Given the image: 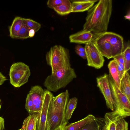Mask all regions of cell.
Wrapping results in <instances>:
<instances>
[{"label":"cell","mask_w":130,"mask_h":130,"mask_svg":"<svg viewBox=\"0 0 130 130\" xmlns=\"http://www.w3.org/2000/svg\"><path fill=\"white\" fill-rule=\"evenodd\" d=\"M76 53L84 59H86V57L85 52H78L76 50L75 51Z\"/></svg>","instance_id":"33"},{"label":"cell","mask_w":130,"mask_h":130,"mask_svg":"<svg viewBox=\"0 0 130 130\" xmlns=\"http://www.w3.org/2000/svg\"><path fill=\"white\" fill-rule=\"evenodd\" d=\"M113 58V59L118 62L124 65V61L122 53Z\"/></svg>","instance_id":"30"},{"label":"cell","mask_w":130,"mask_h":130,"mask_svg":"<svg viewBox=\"0 0 130 130\" xmlns=\"http://www.w3.org/2000/svg\"><path fill=\"white\" fill-rule=\"evenodd\" d=\"M96 118L93 115H89L83 119L66 125L64 130H80L86 125L94 120Z\"/></svg>","instance_id":"16"},{"label":"cell","mask_w":130,"mask_h":130,"mask_svg":"<svg viewBox=\"0 0 130 130\" xmlns=\"http://www.w3.org/2000/svg\"><path fill=\"white\" fill-rule=\"evenodd\" d=\"M78 99L76 97L70 99L67 103L65 112V117L66 120L68 121L71 118L72 114L76 108Z\"/></svg>","instance_id":"22"},{"label":"cell","mask_w":130,"mask_h":130,"mask_svg":"<svg viewBox=\"0 0 130 130\" xmlns=\"http://www.w3.org/2000/svg\"><path fill=\"white\" fill-rule=\"evenodd\" d=\"M69 94L68 90L54 96L50 103V108L56 112L65 111L69 100Z\"/></svg>","instance_id":"13"},{"label":"cell","mask_w":130,"mask_h":130,"mask_svg":"<svg viewBox=\"0 0 130 130\" xmlns=\"http://www.w3.org/2000/svg\"><path fill=\"white\" fill-rule=\"evenodd\" d=\"M91 41L102 56L108 59L120 54L124 50L123 38L112 32L94 33Z\"/></svg>","instance_id":"2"},{"label":"cell","mask_w":130,"mask_h":130,"mask_svg":"<svg viewBox=\"0 0 130 130\" xmlns=\"http://www.w3.org/2000/svg\"><path fill=\"white\" fill-rule=\"evenodd\" d=\"M97 86L103 94L107 107L112 111L115 110V103L112 97L109 79L106 73L96 78Z\"/></svg>","instance_id":"9"},{"label":"cell","mask_w":130,"mask_h":130,"mask_svg":"<svg viewBox=\"0 0 130 130\" xmlns=\"http://www.w3.org/2000/svg\"><path fill=\"white\" fill-rule=\"evenodd\" d=\"M115 61L119 77L121 80L125 71L124 65L122 63H119Z\"/></svg>","instance_id":"29"},{"label":"cell","mask_w":130,"mask_h":130,"mask_svg":"<svg viewBox=\"0 0 130 130\" xmlns=\"http://www.w3.org/2000/svg\"><path fill=\"white\" fill-rule=\"evenodd\" d=\"M65 112L54 111L52 110L49 106L47 112L46 130H54L64 123L68 122L65 118Z\"/></svg>","instance_id":"11"},{"label":"cell","mask_w":130,"mask_h":130,"mask_svg":"<svg viewBox=\"0 0 130 130\" xmlns=\"http://www.w3.org/2000/svg\"><path fill=\"white\" fill-rule=\"evenodd\" d=\"M38 113L31 114L24 120L22 130H37V122Z\"/></svg>","instance_id":"17"},{"label":"cell","mask_w":130,"mask_h":130,"mask_svg":"<svg viewBox=\"0 0 130 130\" xmlns=\"http://www.w3.org/2000/svg\"><path fill=\"white\" fill-rule=\"evenodd\" d=\"M111 0H100L88 11L83 30L94 33L106 31L111 14Z\"/></svg>","instance_id":"1"},{"label":"cell","mask_w":130,"mask_h":130,"mask_svg":"<svg viewBox=\"0 0 130 130\" xmlns=\"http://www.w3.org/2000/svg\"><path fill=\"white\" fill-rule=\"evenodd\" d=\"M28 94L32 101L35 113L39 112L43 103L44 90L40 86L36 85L31 87Z\"/></svg>","instance_id":"12"},{"label":"cell","mask_w":130,"mask_h":130,"mask_svg":"<svg viewBox=\"0 0 130 130\" xmlns=\"http://www.w3.org/2000/svg\"><path fill=\"white\" fill-rule=\"evenodd\" d=\"M75 50L78 52H85V48L79 44L76 45L75 47Z\"/></svg>","instance_id":"31"},{"label":"cell","mask_w":130,"mask_h":130,"mask_svg":"<svg viewBox=\"0 0 130 130\" xmlns=\"http://www.w3.org/2000/svg\"><path fill=\"white\" fill-rule=\"evenodd\" d=\"M7 80L6 78L0 72V85H2Z\"/></svg>","instance_id":"34"},{"label":"cell","mask_w":130,"mask_h":130,"mask_svg":"<svg viewBox=\"0 0 130 130\" xmlns=\"http://www.w3.org/2000/svg\"><path fill=\"white\" fill-rule=\"evenodd\" d=\"M18 130H22L21 128L20 129H19Z\"/></svg>","instance_id":"39"},{"label":"cell","mask_w":130,"mask_h":130,"mask_svg":"<svg viewBox=\"0 0 130 130\" xmlns=\"http://www.w3.org/2000/svg\"><path fill=\"white\" fill-rule=\"evenodd\" d=\"M103 130H128V123L115 111L106 113L104 116Z\"/></svg>","instance_id":"7"},{"label":"cell","mask_w":130,"mask_h":130,"mask_svg":"<svg viewBox=\"0 0 130 130\" xmlns=\"http://www.w3.org/2000/svg\"><path fill=\"white\" fill-rule=\"evenodd\" d=\"M68 123V122H66L64 123L54 130H64V127L67 125Z\"/></svg>","instance_id":"35"},{"label":"cell","mask_w":130,"mask_h":130,"mask_svg":"<svg viewBox=\"0 0 130 130\" xmlns=\"http://www.w3.org/2000/svg\"><path fill=\"white\" fill-rule=\"evenodd\" d=\"M96 118L95 119L91 122L86 125L83 127L80 130H102L103 128H101L104 124L103 122L104 119ZM104 126V125H103Z\"/></svg>","instance_id":"21"},{"label":"cell","mask_w":130,"mask_h":130,"mask_svg":"<svg viewBox=\"0 0 130 130\" xmlns=\"http://www.w3.org/2000/svg\"><path fill=\"white\" fill-rule=\"evenodd\" d=\"M53 9L60 15H67L71 12L72 3L69 0L67 3L56 6Z\"/></svg>","instance_id":"23"},{"label":"cell","mask_w":130,"mask_h":130,"mask_svg":"<svg viewBox=\"0 0 130 130\" xmlns=\"http://www.w3.org/2000/svg\"><path fill=\"white\" fill-rule=\"evenodd\" d=\"M35 32L33 29H30L29 32L28 36L29 38L33 37L35 34Z\"/></svg>","instance_id":"36"},{"label":"cell","mask_w":130,"mask_h":130,"mask_svg":"<svg viewBox=\"0 0 130 130\" xmlns=\"http://www.w3.org/2000/svg\"><path fill=\"white\" fill-rule=\"evenodd\" d=\"M25 107L29 113L32 114L35 113L32 101L28 93V94L26 98Z\"/></svg>","instance_id":"27"},{"label":"cell","mask_w":130,"mask_h":130,"mask_svg":"<svg viewBox=\"0 0 130 130\" xmlns=\"http://www.w3.org/2000/svg\"></svg>","instance_id":"40"},{"label":"cell","mask_w":130,"mask_h":130,"mask_svg":"<svg viewBox=\"0 0 130 130\" xmlns=\"http://www.w3.org/2000/svg\"><path fill=\"white\" fill-rule=\"evenodd\" d=\"M30 29L28 26L23 23L21 28L17 32L15 39H24L29 38L28 33Z\"/></svg>","instance_id":"24"},{"label":"cell","mask_w":130,"mask_h":130,"mask_svg":"<svg viewBox=\"0 0 130 130\" xmlns=\"http://www.w3.org/2000/svg\"><path fill=\"white\" fill-rule=\"evenodd\" d=\"M109 74H110L116 85L120 89L121 80L120 78L115 60L110 61L108 65Z\"/></svg>","instance_id":"20"},{"label":"cell","mask_w":130,"mask_h":130,"mask_svg":"<svg viewBox=\"0 0 130 130\" xmlns=\"http://www.w3.org/2000/svg\"><path fill=\"white\" fill-rule=\"evenodd\" d=\"M76 76L74 69L71 67L64 68L47 76L43 85L47 90L56 92L59 89L65 87Z\"/></svg>","instance_id":"4"},{"label":"cell","mask_w":130,"mask_h":130,"mask_svg":"<svg viewBox=\"0 0 130 130\" xmlns=\"http://www.w3.org/2000/svg\"><path fill=\"white\" fill-rule=\"evenodd\" d=\"M23 22L30 29L34 30L35 32L38 31L41 27L40 23L30 19L23 18Z\"/></svg>","instance_id":"25"},{"label":"cell","mask_w":130,"mask_h":130,"mask_svg":"<svg viewBox=\"0 0 130 130\" xmlns=\"http://www.w3.org/2000/svg\"><path fill=\"white\" fill-rule=\"evenodd\" d=\"M102 130H103L102 129Z\"/></svg>","instance_id":"41"},{"label":"cell","mask_w":130,"mask_h":130,"mask_svg":"<svg viewBox=\"0 0 130 130\" xmlns=\"http://www.w3.org/2000/svg\"><path fill=\"white\" fill-rule=\"evenodd\" d=\"M109 79L115 103L114 111L123 118L130 115V101L117 86L110 74Z\"/></svg>","instance_id":"5"},{"label":"cell","mask_w":130,"mask_h":130,"mask_svg":"<svg viewBox=\"0 0 130 130\" xmlns=\"http://www.w3.org/2000/svg\"><path fill=\"white\" fill-rule=\"evenodd\" d=\"M69 0H48L47 3V6L53 9L57 6L67 3Z\"/></svg>","instance_id":"28"},{"label":"cell","mask_w":130,"mask_h":130,"mask_svg":"<svg viewBox=\"0 0 130 130\" xmlns=\"http://www.w3.org/2000/svg\"><path fill=\"white\" fill-rule=\"evenodd\" d=\"M124 18L126 19H128L129 20H130V13L129 12V14L124 16Z\"/></svg>","instance_id":"37"},{"label":"cell","mask_w":130,"mask_h":130,"mask_svg":"<svg viewBox=\"0 0 130 130\" xmlns=\"http://www.w3.org/2000/svg\"><path fill=\"white\" fill-rule=\"evenodd\" d=\"M85 52L87 65L97 69L103 66L105 60L94 43L91 41L85 44Z\"/></svg>","instance_id":"8"},{"label":"cell","mask_w":130,"mask_h":130,"mask_svg":"<svg viewBox=\"0 0 130 130\" xmlns=\"http://www.w3.org/2000/svg\"><path fill=\"white\" fill-rule=\"evenodd\" d=\"M119 89L130 101V76L127 71H125L121 80Z\"/></svg>","instance_id":"18"},{"label":"cell","mask_w":130,"mask_h":130,"mask_svg":"<svg viewBox=\"0 0 130 130\" xmlns=\"http://www.w3.org/2000/svg\"><path fill=\"white\" fill-rule=\"evenodd\" d=\"M72 2L71 12H82L88 10L93 6L96 0H71Z\"/></svg>","instance_id":"15"},{"label":"cell","mask_w":130,"mask_h":130,"mask_svg":"<svg viewBox=\"0 0 130 130\" xmlns=\"http://www.w3.org/2000/svg\"><path fill=\"white\" fill-rule=\"evenodd\" d=\"M5 129L4 119L0 117V130H3Z\"/></svg>","instance_id":"32"},{"label":"cell","mask_w":130,"mask_h":130,"mask_svg":"<svg viewBox=\"0 0 130 130\" xmlns=\"http://www.w3.org/2000/svg\"><path fill=\"white\" fill-rule=\"evenodd\" d=\"M54 96L53 93L47 90H44V95L42 106L38 113L37 130H46L48 111Z\"/></svg>","instance_id":"10"},{"label":"cell","mask_w":130,"mask_h":130,"mask_svg":"<svg viewBox=\"0 0 130 130\" xmlns=\"http://www.w3.org/2000/svg\"><path fill=\"white\" fill-rule=\"evenodd\" d=\"M93 36L91 32L83 30L70 35L69 39L71 43L86 44L91 41Z\"/></svg>","instance_id":"14"},{"label":"cell","mask_w":130,"mask_h":130,"mask_svg":"<svg viewBox=\"0 0 130 130\" xmlns=\"http://www.w3.org/2000/svg\"><path fill=\"white\" fill-rule=\"evenodd\" d=\"M23 18L15 17L11 26L9 27V36L13 39H15L16 36L21 28L23 24Z\"/></svg>","instance_id":"19"},{"label":"cell","mask_w":130,"mask_h":130,"mask_svg":"<svg viewBox=\"0 0 130 130\" xmlns=\"http://www.w3.org/2000/svg\"><path fill=\"white\" fill-rule=\"evenodd\" d=\"M30 75L28 66L21 62L15 63L10 68V83L15 87H20L28 82Z\"/></svg>","instance_id":"6"},{"label":"cell","mask_w":130,"mask_h":130,"mask_svg":"<svg viewBox=\"0 0 130 130\" xmlns=\"http://www.w3.org/2000/svg\"><path fill=\"white\" fill-rule=\"evenodd\" d=\"M0 102H1V100H0V110L1 109V105L0 104Z\"/></svg>","instance_id":"38"},{"label":"cell","mask_w":130,"mask_h":130,"mask_svg":"<svg viewBox=\"0 0 130 130\" xmlns=\"http://www.w3.org/2000/svg\"><path fill=\"white\" fill-rule=\"evenodd\" d=\"M124 61L125 71H128L130 69V48L127 46L122 52Z\"/></svg>","instance_id":"26"},{"label":"cell","mask_w":130,"mask_h":130,"mask_svg":"<svg viewBox=\"0 0 130 130\" xmlns=\"http://www.w3.org/2000/svg\"><path fill=\"white\" fill-rule=\"evenodd\" d=\"M46 59L51 67L52 74L61 69L71 67L69 51L61 45L52 47L46 53Z\"/></svg>","instance_id":"3"}]
</instances>
